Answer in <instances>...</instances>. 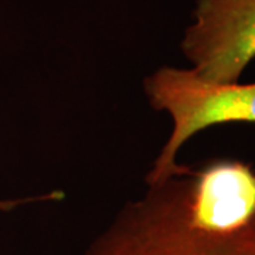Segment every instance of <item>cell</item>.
<instances>
[{"mask_svg": "<svg viewBox=\"0 0 255 255\" xmlns=\"http://www.w3.org/2000/svg\"><path fill=\"white\" fill-rule=\"evenodd\" d=\"M190 173L150 186L143 199L128 203L84 255H255V219L234 231L191 223Z\"/></svg>", "mask_w": 255, "mask_h": 255, "instance_id": "cell-1", "label": "cell"}, {"mask_svg": "<svg viewBox=\"0 0 255 255\" xmlns=\"http://www.w3.org/2000/svg\"><path fill=\"white\" fill-rule=\"evenodd\" d=\"M149 104L172 118V132L152 170L146 177L159 186L176 176L191 172L176 157L182 146L207 128L224 124H254L255 82H211L200 78L191 68L162 67L145 81Z\"/></svg>", "mask_w": 255, "mask_h": 255, "instance_id": "cell-2", "label": "cell"}, {"mask_svg": "<svg viewBox=\"0 0 255 255\" xmlns=\"http://www.w3.org/2000/svg\"><path fill=\"white\" fill-rule=\"evenodd\" d=\"M182 51L203 80L240 81L255 58V0H196Z\"/></svg>", "mask_w": 255, "mask_h": 255, "instance_id": "cell-3", "label": "cell"}, {"mask_svg": "<svg viewBox=\"0 0 255 255\" xmlns=\"http://www.w3.org/2000/svg\"><path fill=\"white\" fill-rule=\"evenodd\" d=\"M191 223L211 231H234L255 219V169L240 160H214L191 170L187 187Z\"/></svg>", "mask_w": 255, "mask_h": 255, "instance_id": "cell-4", "label": "cell"}, {"mask_svg": "<svg viewBox=\"0 0 255 255\" xmlns=\"http://www.w3.org/2000/svg\"><path fill=\"white\" fill-rule=\"evenodd\" d=\"M63 191H51L48 194L40 196V197H30V199H17V200H0V211H11L17 206H21L24 203H31V201H50V200H60L63 199Z\"/></svg>", "mask_w": 255, "mask_h": 255, "instance_id": "cell-5", "label": "cell"}]
</instances>
